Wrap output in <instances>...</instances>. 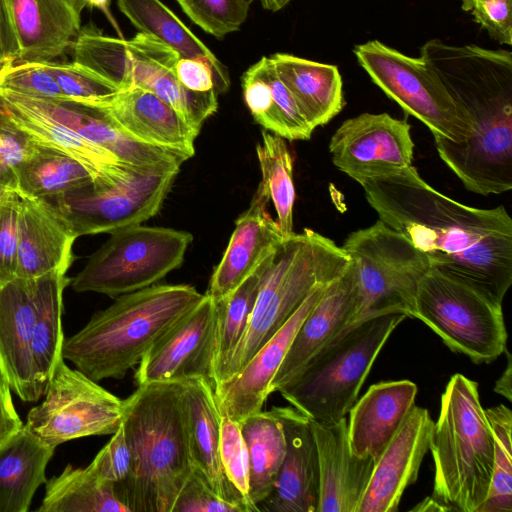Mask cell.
Segmentation results:
<instances>
[{
    "label": "cell",
    "instance_id": "cell-1",
    "mask_svg": "<svg viewBox=\"0 0 512 512\" xmlns=\"http://www.w3.org/2000/svg\"><path fill=\"white\" fill-rule=\"evenodd\" d=\"M362 187L379 220L423 252L433 269L502 304L512 284V219L504 206L457 202L412 165Z\"/></svg>",
    "mask_w": 512,
    "mask_h": 512
},
{
    "label": "cell",
    "instance_id": "cell-2",
    "mask_svg": "<svg viewBox=\"0 0 512 512\" xmlns=\"http://www.w3.org/2000/svg\"><path fill=\"white\" fill-rule=\"evenodd\" d=\"M420 57L472 127L461 143L434 137L442 161L470 192L487 196L511 190V52L432 39L421 47Z\"/></svg>",
    "mask_w": 512,
    "mask_h": 512
},
{
    "label": "cell",
    "instance_id": "cell-3",
    "mask_svg": "<svg viewBox=\"0 0 512 512\" xmlns=\"http://www.w3.org/2000/svg\"><path fill=\"white\" fill-rule=\"evenodd\" d=\"M123 402L122 427L133 459L129 511L172 512L193 472L184 382L141 384Z\"/></svg>",
    "mask_w": 512,
    "mask_h": 512
},
{
    "label": "cell",
    "instance_id": "cell-4",
    "mask_svg": "<svg viewBox=\"0 0 512 512\" xmlns=\"http://www.w3.org/2000/svg\"><path fill=\"white\" fill-rule=\"evenodd\" d=\"M203 297L188 284H154L120 295L64 339L63 358L96 382L122 379Z\"/></svg>",
    "mask_w": 512,
    "mask_h": 512
},
{
    "label": "cell",
    "instance_id": "cell-5",
    "mask_svg": "<svg viewBox=\"0 0 512 512\" xmlns=\"http://www.w3.org/2000/svg\"><path fill=\"white\" fill-rule=\"evenodd\" d=\"M432 497L448 511L476 512L491 481L494 439L477 382L456 373L441 396L430 448Z\"/></svg>",
    "mask_w": 512,
    "mask_h": 512
},
{
    "label": "cell",
    "instance_id": "cell-6",
    "mask_svg": "<svg viewBox=\"0 0 512 512\" xmlns=\"http://www.w3.org/2000/svg\"><path fill=\"white\" fill-rule=\"evenodd\" d=\"M349 264L342 247L311 229L287 236L265 271L247 330L220 385L241 371L314 290L339 278Z\"/></svg>",
    "mask_w": 512,
    "mask_h": 512
},
{
    "label": "cell",
    "instance_id": "cell-7",
    "mask_svg": "<svg viewBox=\"0 0 512 512\" xmlns=\"http://www.w3.org/2000/svg\"><path fill=\"white\" fill-rule=\"evenodd\" d=\"M406 317L385 312L359 319L319 349L277 392L312 421H339L357 401L379 352Z\"/></svg>",
    "mask_w": 512,
    "mask_h": 512
},
{
    "label": "cell",
    "instance_id": "cell-8",
    "mask_svg": "<svg viewBox=\"0 0 512 512\" xmlns=\"http://www.w3.org/2000/svg\"><path fill=\"white\" fill-rule=\"evenodd\" d=\"M413 318L476 364L493 362L507 349L502 304L433 268L418 286Z\"/></svg>",
    "mask_w": 512,
    "mask_h": 512
},
{
    "label": "cell",
    "instance_id": "cell-9",
    "mask_svg": "<svg viewBox=\"0 0 512 512\" xmlns=\"http://www.w3.org/2000/svg\"><path fill=\"white\" fill-rule=\"evenodd\" d=\"M192 239L187 231L141 224L113 231L71 280L72 288L116 298L154 285L181 266Z\"/></svg>",
    "mask_w": 512,
    "mask_h": 512
},
{
    "label": "cell",
    "instance_id": "cell-10",
    "mask_svg": "<svg viewBox=\"0 0 512 512\" xmlns=\"http://www.w3.org/2000/svg\"><path fill=\"white\" fill-rule=\"evenodd\" d=\"M342 249L358 276L359 319L385 312L413 317L418 286L432 268L423 252L380 220L352 232Z\"/></svg>",
    "mask_w": 512,
    "mask_h": 512
},
{
    "label": "cell",
    "instance_id": "cell-11",
    "mask_svg": "<svg viewBox=\"0 0 512 512\" xmlns=\"http://www.w3.org/2000/svg\"><path fill=\"white\" fill-rule=\"evenodd\" d=\"M353 52L371 80L405 113L417 118L433 137L461 143L472 127L467 114L421 57H411L378 40L356 45Z\"/></svg>",
    "mask_w": 512,
    "mask_h": 512
},
{
    "label": "cell",
    "instance_id": "cell-12",
    "mask_svg": "<svg viewBox=\"0 0 512 512\" xmlns=\"http://www.w3.org/2000/svg\"><path fill=\"white\" fill-rule=\"evenodd\" d=\"M43 402L33 407L25 428L43 443L58 445L93 435H112L123 420L124 402L78 369L58 363Z\"/></svg>",
    "mask_w": 512,
    "mask_h": 512
},
{
    "label": "cell",
    "instance_id": "cell-13",
    "mask_svg": "<svg viewBox=\"0 0 512 512\" xmlns=\"http://www.w3.org/2000/svg\"><path fill=\"white\" fill-rule=\"evenodd\" d=\"M179 171L143 173L114 186H97L92 182L39 200L60 217L76 238L111 233L155 216Z\"/></svg>",
    "mask_w": 512,
    "mask_h": 512
},
{
    "label": "cell",
    "instance_id": "cell-14",
    "mask_svg": "<svg viewBox=\"0 0 512 512\" xmlns=\"http://www.w3.org/2000/svg\"><path fill=\"white\" fill-rule=\"evenodd\" d=\"M408 122L387 113H362L344 121L332 135L333 164L364 184L412 165L414 143Z\"/></svg>",
    "mask_w": 512,
    "mask_h": 512
},
{
    "label": "cell",
    "instance_id": "cell-15",
    "mask_svg": "<svg viewBox=\"0 0 512 512\" xmlns=\"http://www.w3.org/2000/svg\"><path fill=\"white\" fill-rule=\"evenodd\" d=\"M216 306L207 294L148 349L135 382H185L201 378L214 386Z\"/></svg>",
    "mask_w": 512,
    "mask_h": 512
},
{
    "label": "cell",
    "instance_id": "cell-16",
    "mask_svg": "<svg viewBox=\"0 0 512 512\" xmlns=\"http://www.w3.org/2000/svg\"><path fill=\"white\" fill-rule=\"evenodd\" d=\"M73 63L116 85L150 91L155 82L175 69L180 55L146 33L130 40L105 36L92 27L81 28L72 44Z\"/></svg>",
    "mask_w": 512,
    "mask_h": 512
},
{
    "label": "cell",
    "instance_id": "cell-17",
    "mask_svg": "<svg viewBox=\"0 0 512 512\" xmlns=\"http://www.w3.org/2000/svg\"><path fill=\"white\" fill-rule=\"evenodd\" d=\"M3 91L19 103L70 128L133 167L147 171L180 169L181 164L190 158L185 153L137 140L99 105L68 98H32Z\"/></svg>",
    "mask_w": 512,
    "mask_h": 512
},
{
    "label": "cell",
    "instance_id": "cell-18",
    "mask_svg": "<svg viewBox=\"0 0 512 512\" xmlns=\"http://www.w3.org/2000/svg\"><path fill=\"white\" fill-rule=\"evenodd\" d=\"M434 421L414 405L376 459L357 512H396L405 489L415 483L430 448Z\"/></svg>",
    "mask_w": 512,
    "mask_h": 512
},
{
    "label": "cell",
    "instance_id": "cell-19",
    "mask_svg": "<svg viewBox=\"0 0 512 512\" xmlns=\"http://www.w3.org/2000/svg\"><path fill=\"white\" fill-rule=\"evenodd\" d=\"M286 440L283 461L270 494L258 504L265 512H317L319 461L311 420L294 407H274Z\"/></svg>",
    "mask_w": 512,
    "mask_h": 512
},
{
    "label": "cell",
    "instance_id": "cell-20",
    "mask_svg": "<svg viewBox=\"0 0 512 512\" xmlns=\"http://www.w3.org/2000/svg\"><path fill=\"white\" fill-rule=\"evenodd\" d=\"M327 285L314 290L236 376L215 388L222 415L240 423L246 417L262 411L267 397L271 394V383L296 332L322 297Z\"/></svg>",
    "mask_w": 512,
    "mask_h": 512
},
{
    "label": "cell",
    "instance_id": "cell-21",
    "mask_svg": "<svg viewBox=\"0 0 512 512\" xmlns=\"http://www.w3.org/2000/svg\"><path fill=\"white\" fill-rule=\"evenodd\" d=\"M360 286L354 264L327 285L322 297L300 325L270 387L277 392L326 343L359 320Z\"/></svg>",
    "mask_w": 512,
    "mask_h": 512
},
{
    "label": "cell",
    "instance_id": "cell-22",
    "mask_svg": "<svg viewBox=\"0 0 512 512\" xmlns=\"http://www.w3.org/2000/svg\"><path fill=\"white\" fill-rule=\"evenodd\" d=\"M269 200L259 183L249 207L237 218L223 257L210 278L206 293L214 301L236 289L285 240L277 221L267 211Z\"/></svg>",
    "mask_w": 512,
    "mask_h": 512
},
{
    "label": "cell",
    "instance_id": "cell-23",
    "mask_svg": "<svg viewBox=\"0 0 512 512\" xmlns=\"http://www.w3.org/2000/svg\"><path fill=\"white\" fill-rule=\"evenodd\" d=\"M311 427L319 461L317 512H357L375 460L352 452L345 417L332 423L311 420Z\"/></svg>",
    "mask_w": 512,
    "mask_h": 512
},
{
    "label": "cell",
    "instance_id": "cell-24",
    "mask_svg": "<svg viewBox=\"0 0 512 512\" xmlns=\"http://www.w3.org/2000/svg\"><path fill=\"white\" fill-rule=\"evenodd\" d=\"M0 103L12 122L33 142L62 152L80 162L90 172L93 184L97 186H114L139 174L153 172L120 161L107 150L19 103L1 89Z\"/></svg>",
    "mask_w": 512,
    "mask_h": 512
},
{
    "label": "cell",
    "instance_id": "cell-25",
    "mask_svg": "<svg viewBox=\"0 0 512 512\" xmlns=\"http://www.w3.org/2000/svg\"><path fill=\"white\" fill-rule=\"evenodd\" d=\"M186 428L193 471L221 499L248 512L239 492L227 479L220 457L222 414L214 386L201 378L184 382Z\"/></svg>",
    "mask_w": 512,
    "mask_h": 512
},
{
    "label": "cell",
    "instance_id": "cell-26",
    "mask_svg": "<svg viewBox=\"0 0 512 512\" xmlns=\"http://www.w3.org/2000/svg\"><path fill=\"white\" fill-rule=\"evenodd\" d=\"M34 279L0 284V367L22 401L36 402L31 340L35 321Z\"/></svg>",
    "mask_w": 512,
    "mask_h": 512
},
{
    "label": "cell",
    "instance_id": "cell-27",
    "mask_svg": "<svg viewBox=\"0 0 512 512\" xmlns=\"http://www.w3.org/2000/svg\"><path fill=\"white\" fill-rule=\"evenodd\" d=\"M19 46L15 62L43 63L63 55L81 30L70 0H7Z\"/></svg>",
    "mask_w": 512,
    "mask_h": 512
},
{
    "label": "cell",
    "instance_id": "cell-28",
    "mask_svg": "<svg viewBox=\"0 0 512 512\" xmlns=\"http://www.w3.org/2000/svg\"><path fill=\"white\" fill-rule=\"evenodd\" d=\"M417 391V385L410 380L371 385L348 412L352 452L376 461L415 405Z\"/></svg>",
    "mask_w": 512,
    "mask_h": 512
},
{
    "label": "cell",
    "instance_id": "cell-29",
    "mask_svg": "<svg viewBox=\"0 0 512 512\" xmlns=\"http://www.w3.org/2000/svg\"><path fill=\"white\" fill-rule=\"evenodd\" d=\"M137 140L192 157L198 136L182 116L158 96L138 87L120 90L100 104Z\"/></svg>",
    "mask_w": 512,
    "mask_h": 512
},
{
    "label": "cell",
    "instance_id": "cell-30",
    "mask_svg": "<svg viewBox=\"0 0 512 512\" xmlns=\"http://www.w3.org/2000/svg\"><path fill=\"white\" fill-rule=\"evenodd\" d=\"M20 198L16 277L34 279L56 270L68 271L76 237L44 202Z\"/></svg>",
    "mask_w": 512,
    "mask_h": 512
},
{
    "label": "cell",
    "instance_id": "cell-31",
    "mask_svg": "<svg viewBox=\"0 0 512 512\" xmlns=\"http://www.w3.org/2000/svg\"><path fill=\"white\" fill-rule=\"evenodd\" d=\"M245 103L254 120L284 139L309 140L313 128L279 77L271 57H262L242 76Z\"/></svg>",
    "mask_w": 512,
    "mask_h": 512
},
{
    "label": "cell",
    "instance_id": "cell-32",
    "mask_svg": "<svg viewBox=\"0 0 512 512\" xmlns=\"http://www.w3.org/2000/svg\"><path fill=\"white\" fill-rule=\"evenodd\" d=\"M276 71L309 125L327 124L345 105L338 67L288 53L271 56Z\"/></svg>",
    "mask_w": 512,
    "mask_h": 512
},
{
    "label": "cell",
    "instance_id": "cell-33",
    "mask_svg": "<svg viewBox=\"0 0 512 512\" xmlns=\"http://www.w3.org/2000/svg\"><path fill=\"white\" fill-rule=\"evenodd\" d=\"M55 448L25 426L0 445V512H27Z\"/></svg>",
    "mask_w": 512,
    "mask_h": 512
},
{
    "label": "cell",
    "instance_id": "cell-34",
    "mask_svg": "<svg viewBox=\"0 0 512 512\" xmlns=\"http://www.w3.org/2000/svg\"><path fill=\"white\" fill-rule=\"evenodd\" d=\"M67 271L56 270L34 278L36 313L31 340L32 369L39 397L43 396L63 359V293L71 283Z\"/></svg>",
    "mask_w": 512,
    "mask_h": 512
},
{
    "label": "cell",
    "instance_id": "cell-35",
    "mask_svg": "<svg viewBox=\"0 0 512 512\" xmlns=\"http://www.w3.org/2000/svg\"><path fill=\"white\" fill-rule=\"evenodd\" d=\"M117 5L140 32L154 36L180 57L208 64L213 71L218 94L229 89L226 68L161 0H117Z\"/></svg>",
    "mask_w": 512,
    "mask_h": 512
},
{
    "label": "cell",
    "instance_id": "cell-36",
    "mask_svg": "<svg viewBox=\"0 0 512 512\" xmlns=\"http://www.w3.org/2000/svg\"><path fill=\"white\" fill-rule=\"evenodd\" d=\"M239 424L249 456V497L258 508L270 494L283 461L285 435L274 407L250 415Z\"/></svg>",
    "mask_w": 512,
    "mask_h": 512
},
{
    "label": "cell",
    "instance_id": "cell-37",
    "mask_svg": "<svg viewBox=\"0 0 512 512\" xmlns=\"http://www.w3.org/2000/svg\"><path fill=\"white\" fill-rule=\"evenodd\" d=\"M39 512H129L115 495L113 487L100 480L87 466L68 464L57 476L46 481Z\"/></svg>",
    "mask_w": 512,
    "mask_h": 512
},
{
    "label": "cell",
    "instance_id": "cell-38",
    "mask_svg": "<svg viewBox=\"0 0 512 512\" xmlns=\"http://www.w3.org/2000/svg\"><path fill=\"white\" fill-rule=\"evenodd\" d=\"M274 253L236 289L215 301L214 389L224 381L228 365L247 330L263 276Z\"/></svg>",
    "mask_w": 512,
    "mask_h": 512
},
{
    "label": "cell",
    "instance_id": "cell-39",
    "mask_svg": "<svg viewBox=\"0 0 512 512\" xmlns=\"http://www.w3.org/2000/svg\"><path fill=\"white\" fill-rule=\"evenodd\" d=\"M92 182L90 172L80 162L37 144L18 168L16 192L20 196L45 199Z\"/></svg>",
    "mask_w": 512,
    "mask_h": 512
},
{
    "label": "cell",
    "instance_id": "cell-40",
    "mask_svg": "<svg viewBox=\"0 0 512 512\" xmlns=\"http://www.w3.org/2000/svg\"><path fill=\"white\" fill-rule=\"evenodd\" d=\"M262 180L277 213V223L285 237L293 233L295 187L293 161L284 138L267 130L256 147Z\"/></svg>",
    "mask_w": 512,
    "mask_h": 512
},
{
    "label": "cell",
    "instance_id": "cell-41",
    "mask_svg": "<svg viewBox=\"0 0 512 512\" xmlns=\"http://www.w3.org/2000/svg\"><path fill=\"white\" fill-rule=\"evenodd\" d=\"M494 439L493 470L476 512H512V412L503 404L485 409Z\"/></svg>",
    "mask_w": 512,
    "mask_h": 512
},
{
    "label": "cell",
    "instance_id": "cell-42",
    "mask_svg": "<svg viewBox=\"0 0 512 512\" xmlns=\"http://www.w3.org/2000/svg\"><path fill=\"white\" fill-rule=\"evenodd\" d=\"M183 12L201 29L221 39L238 31L249 11V0H177Z\"/></svg>",
    "mask_w": 512,
    "mask_h": 512
},
{
    "label": "cell",
    "instance_id": "cell-43",
    "mask_svg": "<svg viewBox=\"0 0 512 512\" xmlns=\"http://www.w3.org/2000/svg\"><path fill=\"white\" fill-rule=\"evenodd\" d=\"M88 467L100 480L113 487L118 500L128 508L133 459L122 423Z\"/></svg>",
    "mask_w": 512,
    "mask_h": 512
},
{
    "label": "cell",
    "instance_id": "cell-44",
    "mask_svg": "<svg viewBox=\"0 0 512 512\" xmlns=\"http://www.w3.org/2000/svg\"><path fill=\"white\" fill-rule=\"evenodd\" d=\"M65 98L100 105L120 89L110 81L75 63L43 62Z\"/></svg>",
    "mask_w": 512,
    "mask_h": 512
},
{
    "label": "cell",
    "instance_id": "cell-45",
    "mask_svg": "<svg viewBox=\"0 0 512 512\" xmlns=\"http://www.w3.org/2000/svg\"><path fill=\"white\" fill-rule=\"evenodd\" d=\"M220 457L225 475L245 501L248 512H259L249 497V456L240 424L221 417Z\"/></svg>",
    "mask_w": 512,
    "mask_h": 512
},
{
    "label": "cell",
    "instance_id": "cell-46",
    "mask_svg": "<svg viewBox=\"0 0 512 512\" xmlns=\"http://www.w3.org/2000/svg\"><path fill=\"white\" fill-rule=\"evenodd\" d=\"M0 89L32 98L64 99L43 63L14 62L0 71Z\"/></svg>",
    "mask_w": 512,
    "mask_h": 512
},
{
    "label": "cell",
    "instance_id": "cell-47",
    "mask_svg": "<svg viewBox=\"0 0 512 512\" xmlns=\"http://www.w3.org/2000/svg\"><path fill=\"white\" fill-rule=\"evenodd\" d=\"M36 143L9 118L0 103V183L16 191L20 164L34 151Z\"/></svg>",
    "mask_w": 512,
    "mask_h": 512
},
{
    "label": "cell",
    "instance_id": "cell-48",
    "mask_svg": "<svg viewBox=\"0 0 512 512\" xmlns=\"http://www.w3.org/2000/svg\"><path fill=\"white\" fill-rule=\"evenodd\" d=\"M20 210L17 192L0 201V284L16 278Z\"/></svg>",
    "mask_w": 512,
    "mask_h": 512
},
{
    "label": "cell",
    "instance_id": "cell-49",
    "mask_svg": "<svg viewBox=\"0 0 512 512\" xmlns=\"http://www.w3.org/2000/svg\"><path fill=\"white\" fill-rule=\"evenodd\" d=\"M172 512H241L219 498L193 471L181 489Z\"/></svg>",
    "mask_w": 512,
    "mask_h": 512
},
{
    "label": "cell",
    "instance_id": "cell-50",
    "mask_svg": "<svg viewBox=\"0 0 512 512\" xmlns=\"http://www.w3.org/2000/svg\"><path fill=\"white\" fill-rule=\"evenodd\" d=\"M474 20L500 44H512V0H476Z\"/></svg>",
    "mask_w": 512,
    "mask_h": 512
},
{
    "label": "cell",
    "instance_id": "cell-51",
    "mask_svg": "<svg viewBox=\"0 0 512 512\" xmlns=\"http://www.w3.org/2000/svg\"><path fill=\"white\" fill-rule=\"evenodd\" d=\"M175 75L179 82L190 91L217 92L213 71L208 64L201 60L180 57L175 66Z\"/></svg>",
    "mask_w": 512,
    "mask_h": 512
},
{
    "label": "cell",
    "instance_id": "cell-52",
    "mask_svg": "<svg viewBox=\"0 0 512 512\" xmlns=\"http://www.w3.org/2000/svg\"><path fill=\"white\" fill-rule=\"evenodd\" d=\"M11 390L0 367V445L24 427L13 405Z\"/></svg>",
    "mask_w": 512,
    "mask_h": 512
},
{
    "label": "cell",
    "instance_id": "cell-53",
    "mask_svg": "<svg viewBox=\"0 0 512 512\" xmlns=\"http://www.w3.org/2000/svg\"><path fill=\"white\" fill-rule=\"evenodd\" d=\"M19 46L10 16L7 0H0V71L14 63Z\"/></svg>",
    "mask_w": 512,
    "mask_h": 512
},
{
    "label": "cell",
    "instance_id": "cell-54",
    "mask_svg": "<svg viewBox=\"0 0 512 512\" xmlns=\"http://www.w3.org/2000/svg\"><path fill=\"white\" fill-rule=\"evenodd\" d=\"M507 355V366L501 375V377L496 381L494 391L503 397H505L508 401L512 399V390H511V376H512V365H511V355L509 351L506 349L504 351Z\"/></svg>",
    "mask_w": 512,
    "mask_h": 512
},
{
    "label": "cell",
    "instance_id": "cell-55",
    "mask_svg": "<svg viewBox=\"0 0 512 512\" xmlns=\"http://www.w3.org/2000/svg\"><path fill=\"white\" fill-rule=\"evenodd\" d=\"M411 511H448V509L443 506L441 503L436 501L432 496L425 498L422 502H420L417 506L413 507Z\"/></svg>",
    "mask_w": 512,
    "mask_h": 512
},
{
    "label": "cell",
    "instance_id": "cell-56",
    "mask_svg": "<svg viewBox=\"0 0 512 512\" xmlns=\"http://www.w3.org/2000/svg\"><path fill=\"white\" fill-rule=\"evenodd\" d=\"M266 10L276 12L288 5L292 0H258Z\"/></svg>",
    "mask_w": 512,
    "mask_h": 512
},
{
    "label": "cell",
    "instance_id": "cell-57",
    "mask_svg": "<svg viewBox=\"0 0 512 512\" xmlns=\"http://www.w3.org/2000/svg\"><path fill=\"white\" fill-rule=\"evenodd\" d=\"M14 193H16L14 189L0 183V201L10 197Z\"/></svg>",
    "mask_w": 512,
    "mask_h": 512
},
{
    "label": "cell",
    "instance_id": "cell-58",
    "mask_svg": "<svg viewBox=\"0 0 512 512\" xmlns=\"http://www.w3.org/2000/svg\"><path fill=\"white\" fill-rule=\"evenodd\" d=\"M476 0H462V9L464 11H469L471 10L473 4L475 3Z\"/></svg>",
    "mask_w": 512,
    "mask_h": 512
},
{
    "label": "cell",
    "instance_id": "cell-59",
    "mask_svg": "<svg viewBox=\"0 0 512 512\" xmlns=\"http://www.w3.org/2000/svg\"><path fill=\"white\" fill-rule=\"evenodd\" d=\"M72 2V4L82 12V10L84 9V7L80 4V2L78 0H70Z\"/></svg>",
    "mask_w": 512,
    "mask_h": 512
}]
</instances>
